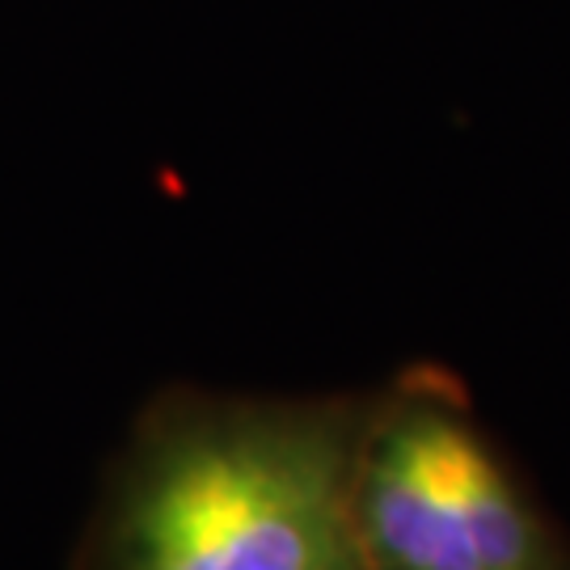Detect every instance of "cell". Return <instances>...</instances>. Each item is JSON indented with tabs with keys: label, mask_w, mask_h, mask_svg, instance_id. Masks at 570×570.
I'll return each mask as SVG.
<instances>
[{
	"label": "cell",
	"mask_w": 570,
	"mask_h": 570,
	"mask_svg": "<svg viewBox=\"0 0 570 570\" xmlns=\"http://www.w3.org/2000/svg\"><path fill=\"white\" fill-rule=\"evenodd\" d=\"M367 410L165 393L106 478L81 570H376L355 515Z\"/></svg>",
	"instance_id": "cell-1"
},
{
	"label": "cell",
	"mask_w": 570,
	"mask_h": 570,
	"mask_svg": "<svg viewBox=\"0 0 570 570\" xmlns=\"http://www.w3.org/2000/svg\"><path fill=\"white\" fill-rule=\"evenodd\" d=\"M355 515L376 570H570L550 520L444 376L372 397Z\"/></svg>",
	"instance_id": "cell-2"
}]
</instances>
